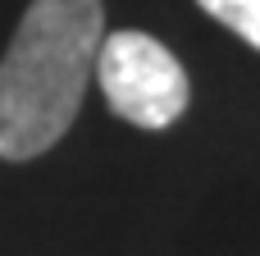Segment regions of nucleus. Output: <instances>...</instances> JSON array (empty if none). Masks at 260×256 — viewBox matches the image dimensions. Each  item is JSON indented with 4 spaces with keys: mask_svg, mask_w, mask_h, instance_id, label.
<instances>
[{
    "mask_svg": "<svg viewBox=\"0 0 260 256\" xmlns=\"http://www.w3.org/2000/svg\"><path fill=\"white\" fill-rule=\"evenodd\" d=\"M101 41V0L27 5L0 60V160H37L73 128Z\"/></svg>",
    "mask_w": 260,
    "mask_h": 256,
    "instance_id": "1",
    "label": "nucleus"
},
{
    "mask_svg": "<svg viewBox=\"0 0 260 256\" xmlns=\"http://www.w3.org/2000/svg\"><path fill=\"white\" fill-rule=\"evenodd\" d=\"M91 78L101 82L110 110L137 128H169L187 110V96H192L187 73L174 60V50L137 27L110 32L101 41Z\"/></svg>",
    "mask_w": 260,
    "mask_h": 256,
    "instance_id": "2",
    "label": "nucleus"
},
{
    "mask_svg": "<svg viewBox=\"0 0 260 256\" xmlns=\"http://www.w3.org/2000/svg\"><path fill=\"white\" fill-rule=\"evenodd\" d=\"M210 18H219L229 32H238L247 46L260 50V0H197Z\"/></svg>",
    "mask_w": 260,
    "mask_h": 256,
    "instance_id": "3",
    "label": "nucleus"
}]
</instances>
